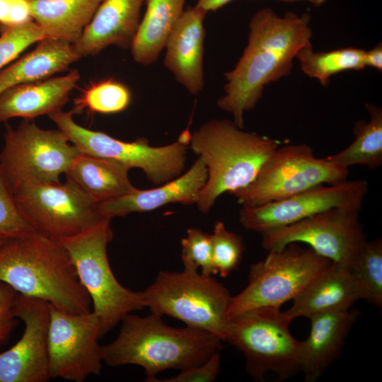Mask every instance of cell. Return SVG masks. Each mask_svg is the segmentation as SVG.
Returning a JSON list of instances; mask_svg holds the SVG:
<instances>
[{
    "instance_id": "d6986e66",
    "label": "cell",
    "mask_w": 382,
    "mask_h": 382,
    "mask_svg": "<svg viewBox=\"0 0 382 382\" xmlns=\"http://www.w3.org/2000/svg\"><path fill=\"white\" fill-rule=\"evenodd\" d=\"M357 312L337 309L311 316L310 332L300 342L299 362L306 382H314L339 357Z\"/></svg>"
},
{
    "instance_id": "b9f144b4",
    "label": "cell",
    "mask_w": 382,
    "mask_h": 382,
    "mask_svg": "<svg viewBox=\"0 0 382 382\" xmlns=\"http://www.w3.org/2000/svg\"><path fill=\"white\" fill-rule=\"evenodd\" d=\"M6 238L0 237V246L6 241Z\"/></svg>"
},
{
    "instance_id": "44dd1931",
    "label": "cell",
    "mask_w": 382,
    "mask_h": 382,
    "mask_svg": "<svg viewBox=\"0 0 382 382\" xmlns=\"http://www.w3.org/2000/svg\"><path fill=\"white\" fill-rule=\"evenodd\" d=\"M80 79L78 70L67 74L13 86L0 95V122L13 117L31 120L62 110Z\"/></svg>"
},
{
    "instance_id": "f546056e",
    "label": "cell",
    "mask_w": 382,
    "mask_h": 382,
    "mask_svg": "<svg viewBox=\"0 0 382 382\" xmlns=\"http://www.w3.org/2000/svg\"><path fill=\"white\" fill-rule=\"evenodd\" d=\"M131 92L124 83L112 79L92 83L74 99V114L86 110L91 113L114 114L125 110L131 102Z\"/></svg>"
},
{
    "instance_id": "ba28073f",
    "label": "cell",
    "mask_w": 382,
    "mask_h": 382,
    "mask_svg": "<svg viewBox=\"0 0 382 382\" xmlns=\"http://www.w3.org/2000/svg\"><path fill=\"white\" fill-rule=\"evenodd\" d=\"M331 263L311 248L303 249L296 243L270 250L265 259L250 266L247 286L231 296L228 318L257 308H280L298 296Z\"/></svg>"
},
{
    "instance_id": "4dcf8cb0",
    "label": "cell",
    "mask_w": 382,
    "mask_h": 382,
    "mask_svg": "<svg viewBox=\"0 0 382 382\" xmlns=\"http://www.w3.org/2000/svg\"><path fill=\"white\" fill-rule=\"evenodd\" d=\"M36 231L20 209L7 178L0 164V237L22 238Z\"/></svg>"
},
{
    "instance_id": "9a60e30c",
    "label": "cell",
    "mask_w": 382,
    "mask_h": 382,
    "mask_svg": "<svg viewBox=\"0 0 382 382\" xmlns=\"http://www.w3.org/2000/svg\"><path fill=\"white\" fill-rule=\"evenodd\" d=\"M369 183L364 179L319 185L291 197L257 207H243L239 221L260 233L303 220L333 208L361 210Z\"/></svg>"
},
{
    "instance_id": "5bb4252c",
    "label": "cell",
    "mask_w": 382,
    "mask_h": 382,
    "mask_svg": "<svg viewBox=\"0 0 382 382\" xmlns=\"http://www.w3.org/2000/svg\"><path fill=\"white\" fill-rule=\"evenodd\" d=\"M50 304V303H49ZM99 323L92 311L71 313L50 304L48 355L51 378L83 382L102 370Z\"/></svg>"
},
{
    "instance_id": "2e32d148",
    "label": "cell",
    "mask_w": 382,
    "mask_h": 382,
    "mask_svg": "<svg viewBox=\"0 0 382 382\" xmlns=\"http://www.w3.org/2000/svg\"><path fill=\"white\" fill-rule=\"evenodd\" d=\"M14 313L24 330L13 346L0 352V382L48 381L50 304L17 293Z\"/></svg>"
},
{
    "instance_id": "83f0119b",
    "label": "cell",
    "mask_w": 382,
    "mask_h": 382,
    "mask_svg": "<svg viewBox=\"0 0 382 382\" xmlns=\"http://www.w3.org/2000/svg\"><path fill=\"white\" fill-rule=\"evenodd\" d=\"M365 50L357 47H343L328 52H315L312 45L303 47L296 55L301 69L308 77L318 79L327 86L330 78L350 70H361Z\"/></svg>"
},
{
    "instance_id": "30bf717a",
    "label": "cell",
    "mask_w": 382,
    "mask_h": 382,
    "mask_svg": "<svg viewBox=\"0 0 382 382\" xmlns=\"http://www.w3.org/2000/svg\"><path fill=\"white\" fill-rule=\"evenodd\" d=\"M291 322L280 308L250 310L229 320L226 341L244 354L254 378L272 371L284 380L300 371V341L290 332Z\"/></svg>"
},
{
    "instance_id": "603a6c76",
    "label": "cell",
    "mask_w": 382,
    "mask_h": 382,
    "mask_svg": "<svg viewBox=\"0 0 382 382\" xmlns=\"http://www.w3.org/2000/svg\"><path fill=\"white\" fill-rule=\"evenodd\" d=\"M37 42L33 50L0 71V95L13 86L49 79L81 58L69 42L50 38Z\"/></svg>"
},
{
    "instance_id": "8d00e7d4",
    "label": "cell",
    "mask_w": 382,
    "mask_h": 382,
    "mask_svg": "<svg viewBox=\"0 0 382 382\" xmlns=\"http://www.w3.org/2000/svg\"><path fill=\"white\" fill-rule=\"evenodd\" d=\"M33 21L30 0H10L5 23L0 28H7Z\"/></svg>"
},
{
    "instance_id": "5b68a950",
    "label": "cell",
    "mask_w": 382,
    "mask_h": 382,
    "mask_svg": "<svg viewBox=\"0 0 382 382\" xmlns=\"http://www.w3.org/2000/svg\"><path fill=\"white\" fill-rule=\"evenodd\" d=\"M113 238L110 220L60 241L68 251L79 281L90 296L99 323L100 338L123 318L146 306L142 291L123 286L109 264L107 247Z\"/></svg>"
},
{
    "instance_id": "d590c367",
    "label": "cell",
    "mask_w": 382,
    "mask_h": 382,
    "mask_svg": "<svg viewBox=\"0 0 382 382\" xmlns=\"http://www.w3.org/2000/svg\"><path fill=\"white\" fill-rule=\"evenodd\" d=\"M17 292L0 282V348L4 345L17 326L14 302Z\"/></svg>"
},
{
    "instance_id": "7c38bea8",
    "label": "cell",
    "mask_w": 382,
    "mask_h": 382,
    "mask_svg": "<svg viewBox=\"0 0 382 382\" xmlns=\"http://www.w3.org/2000/svg\"><path fill=\"white\" fill-rule=\"evenodd\" d=\"M13 194L34 230L59 241L110 220L99 212L97 203L68 180L64 183L23 185Z\"/></svg>"
},
{
    "instance_id": "ab89813d",
    "label": "cell",
    "mask_w": 382,
    "mask_h": 382,
    "mask_svg": "<svg viewBox=\"0 0 382 382\" xmlns=\"http://www.w3.org/2000/svg\"><path fill=\"white\" fill-rule=\"evenodd\" d=\"M10 0H0V25H3L6 20Z\"/></svg>"
},
{
    "instance_id": "6da1fadb",
    "label": "cell",
    "mask_w": 382,
    "mask_h": 382,
    "mask_svg": "<svg viewBox=\"0 0 382 382\" xmlns=\"http://www.w3.org/2000/svg\"><path fill=\"white\" fill-rule=\"evenodd\" d=\"M310 21L308 13L280 16L268 7L252 16L247 46L234 68L224 74V94L217 100L238 127L243 129L245 112L255 107L265 87L288 76L298 52L312 45Z\"/></svg>"
},
{
    "instance_id": "277c9868",
    "label": "cell",
    "mask_w": 382,
    "mask_h": 382,
    "mask_svg": "<svg viewBox=\"0 0 382 382\" xmlns=\"http://www.w3.org/2000/svg\"><path fill=\"white\" fill-rule=\"evenodd\" d=\"M278 140L243 131L228 120H212L191 132L189 146L207 170L196 204L204 214L216 199L250 185L280 146Z\"/></svg>"
},
{
    "instance_id": "9c48e42d",
    "label": "cell",
    "mask_w": 382,
    "mask_h": 382,
    "mask_svg": "<svg viewBox=\"0 0 382 382\" xmlns=\"http://www.w3.org/2000/svg\"><path fill=\"white\" fill-rule=\"evenodd\" d=\"M349 168L316 158L306 144L279 146L248 186L231 193L243 207H257L282 199L319 185L347 180Z\"/></svg>"
},
{
    "instance_id": "ffe728a7",
    "label": "cell",
    "mask_w": 382,
    "mask_h": 382,
    "mask_svg": "<svg viewBox=\"0 0 382 382\" xmlns=\"http://www.w3.org/2000/svg\"><path fill=\"white\" fill-rule=\"evenodd\" d=\"M145 0H103L79 40L73 44L81 57L96 55L110 45L130 48Z\"/></svg>"
},
{
    "instance_id": "d6a6232c",
    "label": "cell",
    "mask_w": 382,
    "mask_h": 382,
    "mask_svg": "<svg viewBox=\"0 0 382 382\" xmlns=\"http://www.w3.org/2000/svg\"><path fill=\"white\" fill-rule=\"evenodd\" d=\"M0 70L27 47L45 38L40 26L33 20L25 23L0 28Z\"/></svg>"
},
{
    "instance_id": "7402d4cb",
    "label": "cell",
    "mask_w": 382,
    "mask_h": 382,
    "mask_svg": "<svg viewBox=\"0 0 382 382\" xmlns=\"http://www.w3.org/2000/svg\"><path fill=\"white\" fill-rule=\"evenodd\" d=\"M359 295L349 268L332 262L293 299L284 311L292 321L299 317L351 308Z\"/></svg>"
},
{
    "instance_id": "484cf974",
    "label": "cell",
    "mask_w": 382,
    "mask_h": 382,
    "mask_svg": "<svg viewBox=\"0 0 382 382\" xmlns=\"http://www.w3.org/2000/svg\"><path fill=\"white\" fill-rule=\"evenodd\" d=\"M146 8L132 42L134 59L147 66L156 62L185 9L186 0H145Z\"/></svg>"
},
{
    "instance_id": "60d3db41",
    "label": "cell",
    "mask_w": 382,
    "mask_h": 382,
    "mask_svg": "<svg viewBox=\"0 0 382 382\" xmlns=\"http://www.w3.org/2000/svg\"><path fill=\"white\" fill-rule=\"evenodd\" d=\"M284 2L307 1L315 6H320L325 4L328 0H278Z\"/></svg>"
},
{
    "instance_id": "8992f818",
    "label": "cell",
    "mask_w": 382,
    "mask_h": 382,
    "mask_svg": "<svg viewBox=\"0 0 382 382\" xmlns=\"http://www.w3.org/2000/svg\"><path fill=\"white\" fill-rule=\"evenodd\" d=\"M143 293L151 313L169 316L226 341L231 296L212 276L185 266L182 272L161 271Z\"/></svg>"
},
{
    "instance_id": "4316f807",
    "label": "cell",
    "mask_w": 382,
    "mask_h": 382,
    "mask_svg": "<svg viewBox=\"0 0 382 382\" xmlns=\"http://www.w3.org/2000/svg\"><path fill=\"white\" fill-rule=\"evenodd\" d=\"M365 107L370 120L355 122L352 143L328 158L347 168L359 165L376 169L382 165V109L371 103H366Z\"/></svg>"
},
{
    "instance_id": "7a4b0ae2",
    "label": "cell",
    "mask_w": 382,
    "mask_h": 382,
    "mask_svg": "<svg viewBox=\"0 0 382 382\" xmlns=\"http://www.w3.org/2000/svg\"><path fill=\"white\" fill-rule=\"evenodd\" d=\"M121 323L117 337L101 346L103 361L112 367L139 366L146 381L153 382L166 369L201 364L221 347L222 340L216 335L187 325L169 326L153 313L144 317L130 313Z\"/></svg>"
},
{
    "instance_id": "8fae6325",
    "label": "cell",
    "mask_w": 382,
    "mask_h": 382,
    "mask_svg": "<svg viewBox=\"0 0 382 382\" xmlns=\"http://www.w3.org/2000/svg\"><path fill=\"white\" fill-rule=\"evenodd\" d=\"M80 153L59 129L24 120L16 128L6 125L0 164L13 192L25 185L60 182Z\"/></svg>"
},
{
    "instance_id": "f1b7e54d",
    "label": "cell",
    "mask_w": 382,
    "mask_h": 382,
    "mask_svg": "<svg viewBox=\"0 0 382 382\" xmlns=\"http://www.w3.org/2000/svg\"><path fill=\"white\" fill-rule=\"evenodd\" d=\"M359 299L382 306V241L366 242L349 268Z\"/></svg>"
},
{
    "instance_id": "74e56055",
    "label": "cell",
    "mask_w": 382,
    "mask_h": 382,
    "mask_svg": "<svg viewBox=\"0 0 382 382\" xmlns=\"http://www.w3.org/2000/svg\"><path fill=\"white\" fill-rule=\"evenodd\" d=\"M365 66L382 71V44L378 43L369 51L365 50L364 57Z\"/></svg>"
},
{
    "instance_id": "cb8c5ba5",
    "label": "cell",
    "mask_w": 382,
    "mask_h": 382,
    "mask_svg": "<svg viewBox=\"0 0 382 382\" xmlns=\"http://www.w3.org/2000/svg\"><path fill=\"white\" fill-rule=\"evenodd\" d=\"M129 169L114 161L80 153L65 173L94 202L111 200L131 192L135 187Z\"/></svg>"
},
{
    "instance_id": "ac0fdd59",
    "label": "cell",
    "mask_w": 382,
    "mask_h": 382,
    "mask_svg": "<svg viewBox=\"0 0 382 382\" xmlns=\"http://www.w3.org/2000/svg\"><path fill=\"white\" fill-rule=\"evenodd\" d=\"M207 180V170L198 157L184 174L149 190L136 187L120 197L97 204L99 212L111 220L132 212H150L170 203H196L199 193Z\"/></svg>"
},
{
    "instance_id": "e575fe53",
    "label": "cell",
    "mask_w": 382,
    "mask_h": 382,
    "mask_svg": "<svg viewBox=\"0 0 382 382\" xmlns=\"http://www.w3.org/2000/svg\"><path fill=\"white\" fill-rule=\"evenodd\" d=\"M221 371L219 351L214 352L204 363L183 370L171 378L156 380L161 382H212L216 381Z\"/></svg>"
},
{
    "instance_id": "d4e9b609",
    "label": "cell",
    "mask_w": 382,
    "mask_h": 382,
    "mask_svg": "<svg viewBox=\"0 0 382 382\" xmlns=\"http://www.w3.org/2000/svg\"><path fill=\"white\" fill-rule=\"evenodd\" d=\"M103 0H30L33 20L45 38L74 44Z\"/></svg>"
},
{
    "instance_id": "1f68e13d",
    "label": "cell",
    "mask_w": 382,
    "mask_h": 382,
    "mask_svg": "<svg viewBox=\"0 0 382 382\" xmlns=\"http://www.w3.org/2000/svg\"><path fill=\"white\" fill-rule=\"evenodd\" d=\"M212 260L214 267L222 277H226L239 265L244 245L241 236L229 231L224 224L216 222L211 234Z\"/></svg>"
},
{
    "instance_id": "52a82bcc",
    "label": "cell",
    "mask_w": 382,
    "mask_h": 382,
    "mask_svg": "<svg viewBox=\"0 0 382 382\" xmlns=\"http://www.w3.org/2000/svg\"><path fill=\"white\" fill-rule=\"evenodd\" d=\"M72 110H62L48 117L81 153L120 163L129 170H142L147 179L160 185L181 175L185 163L191 132L183 131L178 139L168 145L152 146L146 138L125 141L109 134L77 124Z\"/></svg>"
},
{
    "instance_id": "e0dca14e",
    "label": "cell",
    "mask_w": 382,
    "mask_h": 382,
    "mask_svg": "<svg viewBox=\"0 0 382 382\" xmlns=\"http://www.w3.org/2000/svg\"><path fill=\"white\" fill-rule=\"evenodd\" d=\"M206 12L196 6L184 9L165 48V66L191 94L204 88V19Z\"/></svg>"
},
{
    "instance_id": "f35d334b",
    "label": "cell",
    "mask_w": 382,
    "mask_h": 382,
    "mask_svg": "<svg viewBox=\"0 0 382 382\" xmlns=\"http://www.w3.org/2000/svg\"><path fill=\"white\" fill-rule=\"evenodd\" d=\"M234 0H198L196 6L206 13L214 11Z\"/></svg>"
},
{
    "instance_id": "836d02e7",
    "label": "cell",
    "mask_w": 382,
    "mask_h": 382,
    "mask_svg": "<svg viewBox=\"0 0 382 382\" xmlns=\"http://www.w3.org/2000/svg\"><path fill=\"white\" fill-rule=\"evenodd\" d=\"M181 246L183 266L200 268L201 273L208 276L217 274L213 265L211 234L190 228L182 239Z\"/></svg>"
},
{
    "instance_id": "3957f363",
    "label": "cell",
    "mask_w": 382,
    "mask_h": 382,
    "mask_svg": "<svg viewBox=\"0 0 382 382\" xmlns=\"http://www.w3.org/2000/svg\"><path fill=\"white\" fill-rule=\"evenodd\" d=\"M0 282L68 312L91 311L90 296L66 249L37 232L6 239L0 246Z\"/></svg>"
},
{
    "instance_id": "4fadbf2b",
    "label": "cell",
    "mask_w": 382,
    "mask_h": 382,
    "mask_svg": "<svg viewBox=\"0 0 382 382\" xmlns=\"http://www.w3.org/2000/svg\"><path fill=\"white\" fill-rule=\"evenodd\" d=\"M360 210L333 208L300 221L260 233L262 247L279 250L304 243L332 262L349 268L366 242Z\"/></svg>"
}]
</instances>
